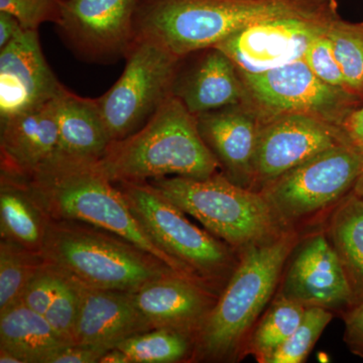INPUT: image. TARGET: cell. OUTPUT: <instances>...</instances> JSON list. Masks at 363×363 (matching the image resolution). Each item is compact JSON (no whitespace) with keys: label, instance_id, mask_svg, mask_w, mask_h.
Here are the masks:
<instances>
[{"label":"cell","instance_id":"6da1fadb","mask_svg":"<svg viewBox=\"0 0 363 363\" xmlns=\"http://www.w3.org/2000/svg\"><path fill=\"white\" fill-rule=\"evenodd\" d=\"M336 9L337 0H138L135 38L184 59L262 21Z\"/></svg>","mask_w":363,"mask_h":363},{"label":"cell","instance_id":"7a4b0ae2","mask_svg":"<svg viewBox=\"0 0 363 363\" xmlns=\"http://www.w3.org/2000/svg\"><path fill=\"white\" fill-rule=\"evenodd\" d=\"M298 242L297 231L291 227L240 250L238 266L196 334L193 358L230 362L243 355L253 326L271 301Z\"/></svg>","mask_w":363,"mask_h":363},{"label":"cell","instance_id":"3957f363","mask_svg":"<svg viewBox=\"0 0 363 363\" xmlns=\"http://www.w3.org/2000/svg\"><path fill=\"white\" fill-rule=\"evenodd\" d=\"M97 164L114 184L164 177L207 179L220 169L196 117L173 95L140 130L112 142Z\"/></svg>","mask_w":363,"mask_h":363},{"label":"cell","instance_id":"277c9868","mask_svg":"<svg viewBox=\"0 0 363 363\" xmlns=\"http://www.w3.org/2000/svg\"><path fill=\"white\" fill-rule=\"evenodd\" d=\"M25 178L50 218L85 222L111 231L189 279L178 262L145 233L121 189L104 175L97 162L56 156Z\"/></svg>","mask_w":363,"mask_h":363},{"label":"cell","instance_id":"5b68a950","mask_svg":"<svg viewBox=\"0 0 363 363\" xmlns=\"http://www.w3.org/2000/svg\"><path fill=\"white\" fill-rule=\"evenodd\" d=\"M42 252L67 276L101 290L135 293L157 279L181 276L130 240L85 222L50 219Z\"/></svg>","mask_w":363,"mask_h":363},{"label":"cell","instance_id":"8992f818","mask_svg":"<svg viewBox=\"0 0 363 363\" xmlns=\"http://www.w3.org/2000/svg\"><path fill=\"white\" fill-rule=\"evenodd\" d=\"M147 183L238 252L291 228L279 221L262 192L236 185L222 173L207 179L164 177Z\"/></svg>","mask_w":363,"mask_h":363},{"label":"cell","instance_id":"52a82bcc","mask_svg":"<svg viewBox=\"0 0 363 363\" xmlns=\"http://www.w3.org/2000/svg\"><path fill=\"white\" fill-rule=\"evenodd\" d=\"M116 185L145 233L178 262L186 276L220 295L221 286L238 266L234 248L192 223L147 182Z\"/></svg>","mask_w":363,"mask_h":363},{"label":"cell","instance_id":"ba28073f","mask_svg":"<svg viewBox=\"0 0 363 363\" xmlns=\"http://www.w3.org/2000/svg\"><path fill=\"white\" fill-rule=\"evenodd\" d=\"M123 74L96 98L112 142L140 130L171 94L182 60L166 48L135 38Z\"/></svg>","mask_w":363,"mask_h":363},{"label":"cell","instance_id":"9c48e42d","mask_svg":"<svg viewBox=\"0 0 363 363\" xmlns=\"http://www.w3.org/2000/svg\"><path fill=\"white\" fill-rule=\"evenodd\" d=\"M363 169V154L339 143L286 172L259 192L286 227L335 206L350 194Z\"/></svg>","mask_w":363,"mask_h":363},{"label":"cell","instance_id":"30bf717a","mask_svg":"<svg viewBox=\"0 0 363 363\" xmlns=\"http://www.w3.org/2000/svg\"><path fill=\"white\" fill-rule=\"evenodd\" d=\"M240 74L248 100L262 121L279 114L303 113L342 128L362 99L323 82L303 59L264 73Z\"/></svg>","mask_w":363,"mask_h":363},{"label":"cell","instance_id":"8fae6325","mask_svg":"<svg viewBox=\"0 0 363 363\" xmlns=\"http://www.w3.org/2000/svg\"><path fill=\"white\" fill-rule=\"evenodd\" d=\"M138 0H63L56 26L79 59L109 64L125 58L135 40Z\"/></svg>","mask_w":363,"mask_h":363},{"label":"cell","instance_id":"7c38bea8","mask_svg":"<svg viewBox=\"0 0 363 363\" xmlns=\"http://www.w3.org/2000/svg\"><path fill=\"white\" fill-rule=\"evenodd\" d=\"M338 11L286 16L233 33L218 48L241 74H260L302 60L313 40L327 33Z\"/></svg>","mask_w":363,"mask_h":363},{"label":"cell","instance_id":"4fadbf2b","mask_svg":"<svg viewBox=\"0 0 363 363\" xmlns=\"http://www.w3.org/2000/svg\"><path fill=\"white\" fill-rule=\"evenodd\" d=\"M346 142L350 140L341 126L308 114L262 119L253 159V190H262L302 162Z\"/></svg>","mask_w":363,"mask_h":363},{"label":"cell","instance_id":"5bb4252c","mask_svg":"<svg viewBox=\"0 0 363 363\" xmlns=\"http://www.w3.org/2000/svg\"><path fill=\"white\" fill-rule=\"evenodd\" d=\"M279 293L305 307L350 309L354 298L326 233L312 234L293 252Z\"/></svg>","mask_w":363,"mask_h":363},{"label":"cell","instance_id":"9a60e30c","mask_svg":"<svg viewBox=\"0 0 363 363\" xmlns=\"http://www.w3.org/2000/svg\"><path fill=\"white\" fill-rule=\"evenodd\" d=\"M45 58L38 30L0 49V123L58 96L63 88Z\"/></svg>","mask_w":363,"mask_h":363},{"label":"cell","instance_id":"2e32d148","mask_svg":"<svg viewBox=\"0 0 363 363\" xmlns=\"http://www.w3.org/2000/svg\"><path fill=\"white\" fill-rule=\"evenodd\" d=\"M208 149L221 173L241 187L253 190V159L262 118L250 100L196 116Z\"/></svg>","mask_w":363,"mask_h":363},{"label":"cell","instance_id":"e0dca14e","mask_svg":"<svg viewBox=\"0 0 363 363\" xmlns=\"http://www.w3.org/2000/svg\"><path fill=\"white\" fill-rule=\"evenodd\" d=\"M77 285L80 308L74 343L111 350L131 336L154 329L136 306L133 293L91 288L79 281Z\"/></svg>","mask_w":363,"mask_h":363},{"label":"cell","instance_id":"ac0fdd59","mask_svg":"<svg viewBox=\"0 0 363 363\" xmlns=\"http://www.w3.org/2000/svg\"><path fill=\"white\" fill-rule=\"evenodd\" d=\"M133 300L152 328H172L195 335L219 295L181 276L152 281L133 293Z\"/></svg>","mask_w":363,"mask_h":363},{"label":"cell","instance_id":"d6986e66","mask_svg":"<svg viewBox=\"0 0 363 363\" xmlns=\"http://www.w3.org/2000/svg\"><path fill=\"white\" fill-rule=\"evenodd\" d=\"M171 94L195 117L248 100L238 68L225 52L215 47L204 50L200 59L185 70L179 67Z\"/></svg>","mask_w":363,"mask_h":363},{"label":"cell","instance_id":"ffe728a7","mask_svg":"<svg viewBox=\"0 0 363 363\" xmlns=\"http://www.w3.org/2000/svg\"><path fill=\"white\" fill-rule=\"evenodd\" d=\"M55 99L0 123L1 172L30 176L57 156L59 130Z\"/></svg>","mask_w":363,"mask_h":363},{"label":"cell","instance_id":"44dd1931","mask_svg":"<svg viewBox=\"0 0 363 363\" xmlns=\"http://www.w3.org/2000/svg\"><path fill=\"white\" fill-rule=\"evenodd\" d=\"M59 130L57 156L98 162L112 143L96 98L82 97L63 88L55 99Z\"/></svg>","mask_w":363,"mask_h":363},{"label":"cell","instance_id":"7402d4cb","mask_svg":"<svg viewBox=\"0 0 363 363\" xmlns=\"http://www.w3.org/2000/svg\"><path fill=\"white\" fill-rule=\"evenodd\" d=\"M25 177L1 172L0 234L4 240L42 252L50 222Z\"/></svg>","mask_w":363,"mask_h":363},{"label":"cell","instance_id":"603a6c76","mask_svg":"<svg viewBox=\"0 0 363 363\" xmlns=\"http://www.w3.org/2000/svg\"><path fill=\"white\" fill-rule=\"evenodd\" d=\"M71 343L52 328L44 315L21 301L0 312V348L25 363H47L55 352Z\"/></svg>","mask_w":363,"mask_h":363},{"label":"cell","instance_id":"cb8c5ba5","mask_svg":"<svg viewBox=\"0 0 363 363\" xmlns=\"http://www.w3.org/2000/svg\"><path fill=\"white\" fill-rule=\"evenodd\" d=\"M327 238L345 272L354 305L363 302V198L351 191L328 220Z\"/></svg>","mask_w":363,"mask_h":363},{"label":"cell","instance_id":"d4e9b609","mask_svg":"<svg viewBox=\"0 0 363 363\" xmlns=\"http://www.w3.org/2000/svg\"><path fill=\"white\" fill-rule=\"evenodd\" d=\"M306 309L304 305L286 298L278 294L271 307L264 313L257 326L252 329L243 355L252 354L260 363L278 350L290 338L302 322Z\"/></svg>","mask_w":363,"mask_h":363},{"label":"cell","instance_id":"484cf974","mask_svg":"<svg viewBox=\"0 0 363 363\" xmlns=\"http://www.w3.org/2000/svg\"><path fill=\"white\" fill-rule=\"evenodd\" d=\"M131 363H174L194 357L195 335L172 328H154L117 344Z\"/></svg>","mask_w":363,"mask_h":363},{"label":"cell","instance_id":"4316f807","mask_svg":"<svg viewBox=\"0 0 363 363\" xmlns=\"http://www.w3.org/2000/svg\"><path fill=\"white\" fill-rule=\"evenodd\" d=\"M45 264L43 252L0 240V312L21 302L28 281Z\"/></svg>","mask_w":363,"mask_h":363},{"label":"cell","instance_id":"83f0119b","mask_svg":"<svg viewBox=\"0 0 363 363\" xmlns=\"http://www.w3.org/2000/svg\"><path fill=\"white\" fill-rule=\"evenodd\" d=\"M348 90L363 96V21L350 23L338 16L327 32Z\"/></svg>","mask_w":363,"mask_h":363},{"label":"cell","instance_id":"f1b7e54d","mask_svg":"<svg viewBox=\"0 0 363 363\" xmlns=\"http://www.w3.org/2000/svg\"><path fill=\"white\" fill-rule=\"evenodd\" d=\"M333 318V312L322 307H307L302 322L266 363H302L307 359L318 339Z\"/></svg>","mask_w":363,"mask_h":363},{"label":"cell","instance_id":"f546056e","mask_svg":"<svg viewBox=\"0 0 363 363\" xmlns=\"http://www.w3.org/2000/svg\"><path fill=\"white\" fill-rule=\"evenodd\" d=\"M58 274L56 292L44 316L55 330L74 343V332L80 308L77 281L60 269Z\"/></svg>","mask_w":363,"mask_h":363},{"label":"cell","instance_id":"4dcf8cb0","mask_svg":"<svg viewBox=\"0 0 363 363\" xmlns=\"http://www.w3.org/2000/svg\"><path fill=\"white\" fill-rule=\"evenodd\" d=\"M63 0H0V11L11 14L25 30H38L45 23L56 25Z\"/></svg>","mask_w":363,"mask_h":363},{"label":"cell","instance_id":"1f68e13d","mask_svg":"<svg viewBox=\"0 0 363 363\" xmlns=\"http://www.w3.org/2000/svg\"><path fill=\"white\" fill-rule=\"evenodd\" d=\"M303 60L309 67L310 70L323 82L333 87L350 91L346 85L342 70L334 55L333 45L327 33L313 40L308 47Z\"/></svg>","mask_w":363,"mask_h":363},{"label":"cell","instance_id":"d6a6232c","mask_svg":"<svg viewBox=\"0 0 363 363\" xmlns=\"http://www.w3.org/2000/svg\"><path fill=\"white\" fill-rule=\"evenodd\" d=\"M58 274V269L47 262L28 281L21 296V302L33 311L45 315L56 292Z\"/></svg>","mask_w":363,"mask_h":363},{"label":"cell","instance_id":"836d02e7","mask_svg":"<svg viewBox=\"0 0 363 363\" xmlns=\"http://www.w3.org/2000/svg\"><path fill=\"white\" fill-rule=\"evenodd\" d=\"M343 340L353 354L363 358V302L343 312Z\"/></svg>","mask_w":363,"mask_h":363},{"label":"cell","instance_id":"e575fe53","mask_svg":"<svg viewBox=\"0 0 363 363\" xmlns=\"http://www.w3.org/2000/svg\"><path fill=\"white\" fill-rule=\"evenodd\" d=\"M107 348L71 343L55 352L47 363H99Z\"/></svg>","mask_w":363,"mask_h":363},{"label":"cell","instance_id":"d590c367","mask_svg":"<svg viewBox=\"0 0 363 363\" xmlns=\"http://www.w3.org/2000/svg\"><path fill=\"white\" fill-rule=\"evenodd\" d=\"M342 128L350 142L363 154V106L347 117Z\"/></svg>","mask_w":363,"mask_h":363},{"label":"cell","instance_id":"8d00e7d4","mask_svg":"<svg viewBox=\"0 0 363 363\" xmlns=\"http://www.w3.org/2000/svg\"><path fill=\"white\" fill-rule=\"evenodd\" d=\"M23 30L16 18L0 11V49L13 42Z\"/></svg>","mask_w":363,"mask_h":363},{"label":"cell","instance_id":"74e56055","mask_svg":"<svg viewBox=\"0 0 363 363\" xmlns=\"http://www.w3.org/2000/svg\"><path fill=\"white\" fill-rule=\"evenodd\" d=\"M99 363H131L130 358L119 348L113 347L107 350L100 358Z\"/></svg>","mask_w":363,"mask_h":363},{"label":"cell","instance_id":"f35d334b","mask_svg":"<svg viewBox=\"0 0 363 363\" xmlns=\"http://www.w3.org/2000/svg\"><path fill=\"white\" fill-rule=\"evenodd\" d=\"M0 362L1 363H25L18 355L6 350L0 348Z\"/></svg>","mask_w":363,"mask_h":363},{"label":"cell","instance_id":"ab89813d","mask_svg":"<svg viewBox=\"0 0 363 363\" xmlns=\"http://www.w3.org/2000/svg\"><path fill=\"white\" fill-rule=\"evenodd\" d=\"M352 192L354 193V194L359 196V197L363 198V169L362 173H360L359 177H358L357 182H355L354 187L352 189Z\"/></svg>","mask_w":363,"mask_h":363}]
</instances>
